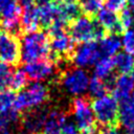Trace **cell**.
Returning a JSON list of instances; mask_svg holds the SVG:
<instances>
[{
	"mask_svg": "<svg viewBox=\"0 0 134 134\" xmlns=\"http://www.w3.org/2000/svg\"><path fill=\"white\" fill-rule=\"evenodd\" d=\"M49 98L47 86L41 82H34L16 95L14 108L17 112H27L39 108Z\"/></svg>",
	"mask_w": 134,
	"mask_h": 134,
	"instance_id": "cell-2",
	"label": "cell"
},
{
	"mask_svg": "<svg viewBox=\"0 0 134 134\" xmlns=\"http://www.w3.org/2000/svg\"><path fill=\"white\" fill-rule=\"evenodd\" d=\"M133 95H134V94H133Z\"/></svg>",
	"mask_w": 134,
	"mask_h": 134,
	"instance_id": "cell-39",
	"label": "cell"
},
{
	"mask_svg": "<svg viewBox=\"0 0 134 134\" xmlns=\"http://www.w3.org/2000/svg\"><path fill=\"white\" fill-rule=\"evenodd\" d=\"M57 70V64L52 60L42 59L31 63H27L24 66L23 71L28 79L34 82H41L53 76Z\"/></svg>",
	"mask_w": 134,
	"mask_h": 134,
	"instance_id": "cell-9",
	"label": "cell"
},
{
	"mask_svg": "<svg viewBox=\"0 0 134 134\" xmlns=\"http://www.w3.org/2000/svg\"><path fill=\"white\" fill-rule=\"evenodd\" d=\"M81 134H97L95 130H92V131H86V132H82Z\"/></svg>",
	"mask_w": 134,
	"mask_h": 134,
	"instance_id": "cell-34",
	"label": "cell"
},
{
	"mask_svg": "<svg viewBox=\"0 0 134 134\" xmlns=\"http://www.w3.org/2000/svg\"><path fill=\"white\" fill-rule=\"evenodd\" d=\"M107 90H108V84L105 81L97 79L95 76H92L89 80V84L87 88L89 96L94 97V98L103 96L104 94L107 93Z\"/></svg>",
	"mask_w": 134,
	"mask_h": 134,
	"instance_id": "cell-23",
	"label": "cell"
},
{
	"mask_svg": "<svg viewBox=\"0 0 134 134\" xmlns=\"http://www.w3.org/2000/svg\"><path fill=\"white\" fill-rule=\"evenodd\" d=\"M0 61L7 66H16L21 61L20 42L15 35L0 34Z\"/></svg>",
	"mask_w": 134,
	"mask_h": 134,
	"instance_id": "cell-8",
	"label": "cell"
},
{
	"mask_svg": "<svg viewBox=\"0 0 134 134\" xmlns=\"http://www.w3.org/2000/svg\"><path fill=\"white\" fill-rule=\"evenodd\" d=\"M98 48L100 53L104 57H114L119 52L121 47L120 38L115 34H110L107 36H103L99 40Z\"/></svg>",
	"mask_w": 134,
	"mask_h": 134,
	"instance_id": "cell-18",
	"label": "cell"
},
{
	"mask_svg": "<svg viewBox=\"0 0 134 134\" xmlns=\"http://www.w3.org/2000/svg\"><path fill=\"white\" fill-rule=\"evenodd\" d=\"M114 66L120 73H131L134 71V58L127 52H118L113 58Z\"/></svg>",
	"mask_w": 134,
	"mask_h": 134,
	"instance_id": "cell-22",
	"label": "cell"
},
{
	"mask_svg": "<svg viewBox=\"0 0 134 134\" xmlns=\"http://www.w3.org/2000/svg\"><path fill=\"white\" fill-rule=\"evenodd\" d=\"M0 34H1V32H0Z\"/></svg>",
	"mask_w": 134,
	"mask_h": 134,
	"instance_id": "cell-40",
	"label": "cell"
},
{
	"mask_svg": "<svg viewBox=\"0 0 134 134\" xmlns=\"http://www.w3.org/2000/svg\"><path fill=\"white\" fill-rule=\"evenodd\" d=\"M89 80L88 72L79 67L66 69L59 76L60 85L68 94L73 96H80L87 92Z\"/></svg>",
	"mask_w": 134,
	"mask_h": 134,
	"instance_id": "cell-5",
	"label": "cell"
},
{
	"mask_svg": "<svg viewBox=\"0 0 134 134\" xmlns=\"http://www.w3.org/2000/svg\"><path fill=\"white\" fill-rule=\"evenodd\" d=\"M100 57L102 53L99 51L98 45L95 42L80 43L73 48L71 54L69 55L74 66L83 69L93 66Z\"/></svg>",
	"mask_w": 134,
	"mask_h": 134,
	"instance_id": "cell-7",
	"label": "cell"
},
{
	"mask_svg": "<svg viewBox=\"0 0 134 134\" xmlns=\"http://www.w3.org/2000/svg\"><path fill=\"white\" fill-rule=\"evenodd\" d=\"M40 25L44 27H49L55 20L58 16V4L53 3L51 0L42 4L37 5Z\"/></svg>",
	"mask_w": 134,
	"mask_h": 134,
	"instance_id": "cell-19",
	"label": "cell"
},
{
	"mask_svg": "<svg viewBox=\"0 0 134 134\" xmlns=\"http://www.w3.org/2000/svg\"><path fill=\"white\" fill-rule=\"evenodd\" d=\"M69 32L73 42L77 43L95 42L104 36V29L96 20L88 16H79L74 19L69 27Z\"/></svg>",
	"mask_w": 134,
	"mask_h": 134,
	"instance_id": "cell-4",
	"label": "cell"
},
{
	"mask_svg": "<svg viewBox=\"0 0 134 134\" xmlns=\"http://www.w3.org/2000/svg\"><path fill=\"white\" fill-rule=\"evenodd\" d=\"M120 12H121V14L118 19H119V23H120L122 30L133 27V25H134V8L129 6V7L122 8Z\"/></svg>",
	"mask_w": 134,
	"mask_h": 134,
	"instance_id": "cell-28",
	"label": "cell"
},
{
	"mask_svg": "<svg viewBox=\"0 0 134 134\" xmlns=\"http://www.w3.org/2000/svg\"><path fill=\"white\" fill-rule=\"evenodd\" d=\"M49 39L43 32L39 30L26 32L20 42L21 60L27 64L42 59H46L49 55Z\"/></svg>",
	"mask_w": 134,
	"mask_h": 134,
	"instance_id": "cell-1",
	"label": "cell"
},
{
	"mask_svg": "<svg viewBox=\"0 0 134 134\" xmlns=\"http://www.w3.org/2000/svg\"><path fill=\"white\" fill-rule=\"evenodd\" d=\"M127 3H129V6L134 8V0H127Z\"/></svg>",
	"mask_w": 134,
	"mask_h": 134,
	"instance_id": "cell-35",
	"label": "cell"
},
{
	"mask_svg": "<svg viewBox=\"0 0 134 134\" xmlns=\"http://www.w3.org/2000/svg\"><path fill=\"white\" fill-rule=\"evenodd\" d=\"M57 1L61 3H65V2H75L76 0H57Z\"/></svg>",
	"mask_w": 134,
	"mask_h": 134,
	"instance_id": "cell-36",
	"label": "cell"
},
{
	"mask_svg": "<svg viewBox=\"0 0 134 134\" xmlns=\"http://www.w3.org/2000/svg\"><path fill=\"white\" fill-rule=\"evenodd\" d=\"M94 66V76L103 81H111L112 73L114 71V61L111 57H100Z\"/></svg>",
	"mask_w": 134,
	"mask_h": 134,
	"instance_id": "cell-21",
	"label": "cell"
},
{
	"mask_svg": "<svg viewBox=\"0 0 134 134\" xmlns=\"http://www.w3.org/2000/svg\"><path fill=\"white\" fill-rule=\"evenodd\" d=\"M18 5L21 7V8H24V7H27V6H30L34 4L35 0H16Z\"/></svg>",
	"mask_w": 134,
	"mask_h": 134,
	"instance_id": "cell-32",
	"label": "cell"
},
{
	"mask_svg": "<svg viewBox=\"0 0 134 134\" xmlns=\"http://www.w3.org/2000/svg\"><path fill=\"white\" fill-rule=\"evenodd\" d=\"M13 1H15V0H0V15H1V13L4 10V8H5L9 3H12Z\"/></svg>",
	"mask_w": 134,
	"mask_h": 134,
	"instance_id": "cell-33",
	"label": "cell"
},
{
	"mask_svg": "<svg viewBox=\"0 0 134 134\" xmlns=\"http://www.w3.org/2000/svg\"><path fill=\"white\" fill-rule=\"evenodd\" d=\"M28 84V77L25 74V72L21 69H17L15 71H12L8 86L13 91H20L24 89Z\"/></svg>",
	"mask_w": 134,
	"mask_h": 134,
	"instance_id": "cell-24",
	"label": "cell"
},
{
	"mask_svg": "<svg viewBox=\"0 0 134 134\" xmlns=\"http://www.w3.org/2000/svg\"><path fill=\"white\" fill-rule=\"evenodd\" d=\"M66 120L67 114L64 111L58 109L48 111L42 129V134H61V128Z\"/></svg>",
	"mask_w": 134,
	"mask_h": 134,
	"instance_id": "cell-16",
	"label": "cell"
},
{
	"mask_svg": "<svg viewBox=\"0 0 134 134\" xmlns=\"http://www.w3.org/2000/svg\"><path fill=\"white\" fill-rule=\"evenodd\" d=\"M81 7L76 2H65L58 5V16L57 20L64 24L72 22L81 14Z\"/></svg>",
	"mask_w": 134,
	"mask_h": 134,
	"instance_id": "cell-20",
	"label": "cell"
},
{
	"mask_svg": "<svg viewBox=\"0 0 134 134\" xmlns=\"http://www.w3.org/2000/svg\"><path fill=\"white\" fill-rule=\"evenodd\" d=\"M120 42L125 52L129 53L134 58V27H131L125 30L120 39Z\"/></svg>",
	"mask_w": 134,
	"mask_h": 134,
	"instance_id": "cell-26",
	"label": "cell"
},
{
	"mask_svg": "<svg viewBox=\"0 0 134 134\" xmlns=\"http://www.w3.org/2000/svg\"><path fill=\"white\" fill-rule=\"evenodd\" d=\"M20 16H21V7L18 5L17 1H13L9 3L4 10L1 13V25L6 30V32L13 34L17 36L20 31Z\"/></svg>",
	"mask_w": 134,
	"mask_h": 134,
	"instance_id": "cell-13",
	"label": "cell"
},
{
	"mask_svg": "<svg viewBox=\"0 0 134 134\" xmlns=\"http://www.w3.org/2000/svg\"><path fill=\"white\" fill-rule=\"evenodd\" d=\"M47 113L48 111L46 109L38 108L24 112V115L19 119V121L21 122V127L26 131V133H40L46 120Z\"/></svg>",
	"mask_w": 134,
	"mask_h": 134,
	"instance_id": "cell-11",
	"label": "cell"
},
{
	"mask_svg": "<svg viewBox=\"0 0 134 134\" xmlns=\"http://www.w3.org/2000/svg\"><path fill=\"white\" fill-rule=\"evenodd\" d=\"M4 65H5V64H4V63H2V62L0 61V69H1V68H2V67H3Z\"/></svg>",
	"mask_w": 134,
	"mask_h": 134,
	"instance_id": "cell-37",
	"label": "cell"
},
{
	"mask_svg": "<svg viewBox=\"0 0 134 134\" xmlns=\"http://www.w3.org/2000/svg\"><path fill=\"white\" fill-rule=\"evenodd\" d=\"M106 7L113 10V12H119L122 8H125L127 4V0H104Z\"/></svg>",
	"mask_w": 134,
	"mask_h": 134,
	"instance_id": "cell-29",
	"label": "cell"
},
{
	"mask_svg": "<svg viewBox=\"0 0 134 134\" xmlns=\"http://www.w3.org/2000/svg\"><path fill=\"white\" fill-rule=\"evenodd\" d=\"M50 38L51 39L49 41V48L54 55V62L64 60L65 58H69L74 48V44L73 40L66 32V30L54 34L50 36Z\"/></svg>",
	"mask_w": 134,
	"mask_h": 134,
	"instance_id": "cell-10",
	"label": "cell"
},
{
	"mask_svg": "<svg viewBox=\"0 0 134 134\" xmlns=\"http://www.w3.org/2000/svg\"><path fill=\"white\" fill-rule=\"evenodd\" d=\"M23 134H34V133H23Z\"/></svg>",
	"mask_w": 134,
	"mask_h": 134,
	"instance_id": "cell-38",
	"label": "cell"
},
{
	"mask_svg": "<svg viewBox=\"0 0 134 134\" xmlns=\"http://www.w3.org/2000/svg\"><path fill=\"white\" fill-rule=\"evenodd\" d=\"M95 121L104 127H116L118 124L119 104L118 100L110 94H104L96 97L91 104Z\"/></svg>",
	"mask_w": 134,
	"mask_h": 134,
	"instance_id": "cell-3",
	"label": "cell"
},
{
	"mask_svg": "<svg viewBox=\"0 0 134 134\" xmlns=\"http://www.w3.org/2000/svg\"><path fill=\"white\" fill-rule=\"evenodd\" d=\"M61 134H79V129L75 124L66 120L61 128Z\"/></svg>",
	"mask_w": 134,
	"mask_h": 134,
	"instance_id": "cell-30",
	"label": "cell"
},
{
	"mask_svg": "<svg viewBox=\"0 0 134 134\" xmlns=\"http://www.w3.org/2000/svg\"><path fill=\"white\" fill-rule=\"evenodd\" d=\"M81 10L86 15H96V13L102 8L104 0H80Z\"/></svg>",
	"mask_w": 134,
	"mask_h": 134,
	"instance_id": "cell-27",
	"label": "cell"
},
{
	"mask_svg": "<svg viewBox=\"0 0 134 134\" xmlns=\"http://www.w3.org/2000/svg\"><path fill=\"white\" fill-rule=\"evenodd\" d=\"M113 97L122 100L132 95L134 91V75L132 73H120L110 81Z\"/></svg>",
	"mask_w": 134,
	"mask_h": 134,
	"instance_id": "cell-12",
	"label": "cell"
},
{
	"mask_svg": "<svg viewBox=\"0 0 134 134\" xmlns=\"http://www.w3.org/2000/svg\"><path fill=\"white\" fill-rule=\"evenodd\" d=\"M16 94L13 90L4 89L0 91V113H8L15 110Z\"/></svg>",
	"mask_w": 134,
	"mask_h": 134,
	"instance_id": "cell-25",
	"label": "cell"
},
{
	"mask_svg": "<svg viewBox=\"0 0 134 134\" xmlns=\"http://www.w3.org/2000/svg\"><path fill=\"white\" fill-rule=\"evenodd\" d=\"M118 121L126 129L127 134H134V95L120 100Z\"/></svg>",
	"mask_w": 134,
	"mask_h": 134,
	"instance_id": "cell-14",
	"label": "cell"
},
{
	"mask_svg": "<svg viewBox=\"0 0 134 134\" xmlns=\"http://www.w3.org/2000/svg\"><path fill=\"white\" fill-rule=\"evenodd\" d=\"M96 22L104 30H109L111 34L117 35L122 31V28L119 23L118 16L115 12L109 8H100L96 13Z\"/></svg>",
	"mask_w": 134,
	"mask_h": 134,
	"instance_id": "cell-15",
	"label": "cell"
},
{
	"mask_svg": "<svg viewBox=\"0 0 134 134\" xmlns=\"http://www.w3.org/2000/svg\"><path fill=\"white\" fill-rule=\"evenodd\" d=\"M20 26L21 29H24L26 32L38 30L40 26L38 8L36 5H30L22 8L20 16Z\"/></svg>",
	"mask_w": 134,
	"mask_h": 134,
	"instance_id": "cell-17",
	"label": "cell"
},
{
	"mask_svg": "<svg viewBox=\"0 0 134 134\" xmlns=\"http://www.w3.org/2000/svg\"><path fill=\"white\" fill-rule=\"evenodd\" d=\"M98 134H120V133H119V131H118L117 126H116V127L111 126V127H105V128L100 131V133H98Z\"/></svg>",
	"mask_w": 134,
	"mask_h": 134,
	"instance_id": "cell-31",
	"label": "cell"
},
{
	"mask_svg": "<svg viewBox=\"0 0 134 134\" xmlns=\"http://www.w3.org/2000/svg\"><path fill=\"white\" fill-rule=\"evenodd\" d=\"M70 112L73 115L75 126L82 132L96 129V121L92 111L91 103L87 97L77 96L71 100Z\"/></svg>",
	"mask_w": 134,
	"mask_h": 134,
	"instance_id": "cell-6",
	"label": "cell"
}]
</instances>
